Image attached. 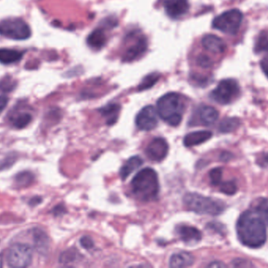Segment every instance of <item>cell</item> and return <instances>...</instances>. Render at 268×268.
Instances as JSON below:
<instances>
[{
	"label": "cell",
	"mask_w": 268,
	"mask_h": 268,
	"mask_svg": "<svg viewBox=\"0 0 268 268\" xmlns=\"http://www.w3.org/2000/svg\"><path fill=\"white\" fill-rule=\"evenodd\" d=\"M163 4L166 13L171 19H180L189 10L187 0H164Z\"/></svg>",
	"instance_id": "obj_11"
},
{
	"label": "cell",
	"mask_w": 268,
	"mask_h": 268,
	"mask_svg": "<svg viewBox=\"0 0 268 268\" xmlns=\"http://www.w3.org/2000/svg\"><path fill=\"white\" fill-rule=\"evenodd\" d=\"M198 114L201 123L205 126L214 124L219 117L218 111L209 105H202L198 110Z\"/></svg>",
	"instance_id": "obj_16"
},
{
	"label": "cell",
	"mask_w": 268,
	"mask_h": 268,
	"mask_svg": "<svg viewBox=\"0 0 268 268\" xmlns=\"http://www.w3.org/2000/svg\"><path fill=\"white\" fill-rule=\"evenodd\" d=\"M106 37L102 29H95L87 37V44L91 48L100 50L106 44Z\"/></svg>",
	"instance_id": "obj_21"
},
{
	"label": "cell",
	"mask_w": 268,
	"mask_h": 268,
	"mask_svg": "<svg viewBox=\"0 0 268 268\" xmlns=\"http://www.w3.org/2000/svg\"><path fill=\"white\" fill-rule=\"evenodd\" d=\"M208 266H212V267H214V266H225V265L223 264L221 262H213L212 263L208 265Z\"/></svg>",
	"instance_id": "obj_40"
},
{
	"label": "cell",
	"mask_w": 268,
	"mask_h": 268,
	"mask_svg": "<svg viewBox=\"0 0 268 268\" xmlns=\"http://www.w3.org/2000/svg\"><path fill=\"white\" fill-rule=\"evenodd\" d=\"M263 162H266V164H268V153L263 156Z\"/></svg>",
	"instance_id": "obj_41"
},
{
	"label": "cell",
	"mask_w": 268,
	"mask_h": 268,
	"mask_svg": "<svg viewBox=\"0 0 268 268\" xmlns=\"http://www.w3.org/2000/svg\"><path fill=\"white\" fill-rule=\"evenodd\" d=\"M260 66H261L262 70H263L265 75L268 77V55L264 59H262L261 62H260Z\"/></svg>",
	"instance_id": "obj_36"
},
{
	"label": "cell",
	"mask_w": 268,
	"mask_h": 268,
	"mask_svg": "<svg viewBox=\"0 0 268 268\" xmlns=\"http://www.w3.org/2000/svg\"><path fill=\"white\" fill-rule=\"evenodd\" d=\"M240 125V120L237 117H227L223 119L219 125V130L222 133H230L236 130Z\"/></svg>",
	"instance_id": "obj_23"
},
{
	"label": "cell",
	"mask_w": 268,
	"mask_h": 268,
	"mask_svg": "<svg viewBox=\"0 0 268 268\" xmlns=\"http://www.w3.org/2000/svg\"><path fill=\"white\" fill-rule=\"evenodd\" d=\"M232 153H227V152H223V153L220 155V160H223V162H227V160L232 159Z\"/></svg>",
	"instance_id": "obj_38"
},
{
	"label": "cell",
	"mask_w": 268,
	"mask_h": 268,
	"mask_svg": "<svg viewBox=\"0 0 268 268\" xmlns=\"http://www.w3.org/2000/svg\"><path fill=\"white\" fill-rule=\"evenodd\" d=\"M263 211H264L265 216H266V220L268 222V208H263Z\"/></svg>",
	"instance_id": "obj_42"
},
{
	"label": "cell",
	"mask_w": 268,
	"mask_h": 268,
	"mask_svg": "<svg viewBox=\"0 0 268 268\" xmlns=\"http://www.w3.org/2000/svg\"><path fill=\"white\" fill-rule=\"evenodd\" d=\"M121 106L118 104H108L106 106L100 109L99 112L106 120L108 125H113L117 122Z\"/></svg>",
	"instance_id": "obj_19"
},
{
	"label": "cell",
	"mask_w": 268,
	"mask_h": 268,
	"mask_svg": "<svg viewBox=\"0 0 268 268\" xmlns=\"http://www.w3.org/2000/svg\"><path fill=\"white\" fill-rule=\"evenodd\" d=\"M220 192L227 195H234L238 190V187L235 182L227 181L220 183Z\"/></svg>",
	"instance_id": "obj_29"
},
{
	"label": "cell",
	"mask_w": 268,
	"mask_h": 268,
	"mask_svg": "<svg viewBox=\"0 0 268 268\" xmlns=\"http://www.w3.org/2000/svg\"><path fill=\"white\" fill-rule=\"evenodd\" d=\"M236 228L238 239L242 245L253 248H260L264 245L266 228L260 211H245L238 219Z\"/></svg>",
	"instance_id": "obj_1"
},
{
	"label": "cell",
	"mask_w": 268,
	"mask_h": 268,
	"mask_svg": "<svg viewBox=\"0 0 268 268\" xmlns=\"http://www.w3.org/2000/svg\"><path fill=\"white\" fill-rule=\"evenodd\" d=\"M0 35L13 40H28L32 32L29 25L21 19L0 21Z\"/></svg>",
	"instance_id": "obj_6"
},
{
	"label": "cell",
	"mask_w": 268,
	"mask_h": 268,
	"mask_svg": "<svg viewBox=\"0 0 268 268\" xmlns=\"http://www.w3.org/2000/svg\"><path fill=\"white\" fill-rule=\"evenodd\" d=\"M159 75L157 74H151L150 75L147 76L143 80L138 87V90L144 91L147 89L151 88V87L156 84V82L159 80Z\"/></svg>",
	"instance_id": "obj_28"
},
{
	"label": "cell",
	"mask_w": 268,
	"mask_h": 268,
	"mask_svg": "<svg viewBox=\"0 0 268 268\" xmlns=\"http://www.w3.org/2000/svg\"><path fill=\"white\" fill-rule=\"evenodd\" d=\"M79 252L74 248H69L60 256L59 261L63 264H68V263H74L75 260H78Z\"/></svg>",
	"instance_id": "obj_25"
},
{
	"label": "cell",
	"mask_w": 268,
	"mask_h": 268,
	"mask_svg": "<svg viewBox=\"0 0 268 268\" xmlns=\"http://www.w3.org/2000/svg\"><path fill=\"white\" fill-rule=\"evenodd\" d=\"M17 83L10 77H5L0 81V90L4 92H10L14 90Z\"/></svg>",
	"instance_id": "obj_30"
},
{
	"label": "cell",
	"mask_w": 268,
	"mask_h": 268,
	"mask_svg": "<svg viewBox=\"0 0 268 268\" xmlns=\"http://www.w3.org/2000/svg\"><path fill=\"white\" fill-rule=\"evenodd\" d=\"M240 95V87L234 79H226L219 83L210 93L211 99L220 105H228Z\"/></svg>",
	"instance_id": "obj_7"
},
{
	"label": "cell",
	"mask_w": 268,
	"mask_h": 268,
	"mask_svg": "<svg viewBox=\"0 0 268 268\" xmlns=\"http://www.w3.org/2000/svg\"><path fill=\"white\" fill-rule=\"evenodd\" d=\"M195 258L187 252H181L174 254L169 260V266L171 267H187L192 266Z\"/></svg>",
	"instance_id": "obj_17"
},
{
	"label": "cell",
	"mask_w": 268,
	"mask_h": 268,
	"mask_svg": "<svg viewBox=\"0 0 268 268\" xmlns=\"http://www.w3.org/2000/svg\"><path fill=\"white\" fill-rule=\"evenodd\" d=\"M213 133L209 131H198L187 134L184 138V145L186 147H192L200 145L212 138Z\"/></svg>",
	"instance_id": "obj_14"
},
{
	"label": "cell",
	"mask_w": 268,
	"mask_h": 268,
	"mask_svg": "<svg viewBox=\"0 0 268 268\" xmlns=\"http://www.w3.org/2000/svg\"><path fill=\"white\" fill-rule=\"evenodd\" d=\"M147 47L146 39L140 38L133 45L128 48L123 56V59L126 62H132L138 58L141 57V55L147 50Z\"/></svg>",
	"instance_id": "obj_15"
},
{
	"label": "cell",
	"mask_w": 268,
	"mask_h": 268,
	"mask_svg": "<svg viewBox=\"0 0 268 268\" xmlns=\"http://www.w3.org/2000/svg\"><path fill=\"white\" fill-rule=\"evenodd\" d=\"M184 202L188 210L200 215L218 216L225 208L220 201L196 193H187L184 196Z\"/></svg>",
	"instance_id": "obj_4"
},
{
	"label": "cell",
	"mask_w": 268,
	"mask_h": 268,
	"mask_svg": "<svg viewBox=\"0 0 268 268\" xmlns=\"http://www.w3.org/2000/svg\"><path fill=\"white\" fill-rule=\"evenodd\" d=\"M32 121V115L28 113L20 114L13 120V125L17 129H23L26 128L30 122Z\"/></svg>",
	"instance_id": "obj_26"
},
{
	"label": "cell",
	"mask_w": 268,
	"mask_h": 268,
	"mask_svg": "<svg viewBox=\"0 0 268 268\" xmlns=\"http://www.w3.org/2000/svg\"><path fill=\"white\" fill-rule=\"evenodd\" d=\"M32 250L25 244H15L10 248L7 255V263L11 267L22 268L32 263Z\"/></svg>",
	"instance_id": "obj_8"
},
{
	"label": "cell",
	"mask_w": 268,
	"mask_h": 268,
	"mask_svg": "<svg viewBox=\"0 0 268 268\" xmlns=\"http://www.w3.org/2000/svg\"><path fill=\"white\" fill-rule=\"evenodd\" d=\"M198 63L200 66L203 67V68H208L212 65V61L208 56L205 55H200L199 59H198Z\"/></svg>",
	"instance_id": "obj_33"
},
{
	"label": "cell",
	"mask_w": 268,
	"mask_h": 268,
	"mask_svg": "<svg viewBox=\"0 0 268 268\" xmlns=\"http://www.w3.org/2000/svg\"><path fill=\"white\" fill-rule=\"evenodd\" d=\"M14 160V159H13V157H7L5 160L0 162V169H4V168H6L7 167H10V165H13Z\"/></svg>",
	"instance_id": "obj_35"
},
{
	"label": "cell",
	"mask_w": 268,
	"mask_h": 268,
	"mask_svg": "<svg viewBox=\"0 0 268 268\" xmlns=\"http://www.w3.org/2000/svg\"><path fill=\"white\" fill-rule=\"evenodd\" d=\"M234 266H252L251 263L250 262L245 261V260H234L233 262Z\"/></svg>",
	"instance_id": "obj_37"
},
{
	"label": "cell",
	"mask_w": 268,
	"mask_h": 268,
	"mask_svg": "<svg viewBox=\"0 0 268 268\" xmlns=\"http://www.w3.org/2000/svg\"><path fill=\"white\" fill-rule=\"evenodd\" d=\"M34 180V175L29 172H22L15 177L16 185L19 187H26L32 184Z\"/></svg>",
	"instance_id": "obj_24"
},
{
	"label": "cell",
	"mask_w": 268,
	"mask_h": 268,
	"mask_svg": "<svg viewBox=\"0 0 268 268\" xmlns=\"http://www.w3.org/2000/svg\"><path fill=\"white\" fill-rule=\"evenodd\" d=\"M131 189L134 196L143 202L157 199L159 192L157 172L150 168L140 171L131 182Z\"/></svg>",
	"instance_id": "obj_2"
},
{
	"label": "cell",
	"mask_w": 268,
	"mask_h": 268,
	"mask_svg": "<svg viewBox=\"0 0 268 268\" xmlns=\"http://www.w3.org/2000/svg\"><path fill=\"white\" fill-rule=\"evenodd\" d=\"M223 176V169L221 168H216L209 172V178L211 183L214 186L220 185Z\"/></svg>",
	"instance_id": "obj_31"
},
{
	"label": "cell",
	"mask_w": 268,
	"mask_h": 268,
	"mask_svg": "<svg viewBox=\"0 0 268 268\" xmlns=\"http://www.w3.org/2000/svg\"><path fill=\"white\" fill-rule=\"evenodd\" d=\"M254 50L256 53H261L263 51L268 52V35L266 32H261L256 42Z\"/></svg>",
	"instance_id": "obj_27"
},
{
	"label": "cell",
	"mask_w": 268,
	"mask_h": 268,
	"mask_svg": "<svg viewBox=\"0 0 268 268\" xmlns=\"http://www.w3.org/2000/svg\"><path fill=\"white\" fill-rule=\"evenodd\" d=\"M158 112L152 105L144 107L136 117V125L141 131H151L157 127Z\"/></svg>",
	"instance_id": "obj_9"
},
{
	"label": "cell",
	"mask_w": 268,
	"mask_h": 268,
	"mask_svg": "<svg viewBox=\"0 0 268 268\" xmlns=\"http://www.w3.org/2000/svg\"><path fill=\"white\" fill-rule=\"evenodd\" d=\"M169 152V145L163 138H156L146 149V153L150 160L162 162L166 158Z\"/></svg>",
	"instance_id": "obj_10"
},
{
	"label": "cell",
	"mask_w": 268,
	"mask_h": 268,
	"mask_svg": "<svg viewBox=\"0 0 268 268\" xmlns=\"http://www.w3.org/2000/svg\"><path fill=\"white\" fill-rule=\"evenodd\" d=\"M80 245L86 249H90L94 246V242L90 237L84 236L80 239Z\"/></svg>",
	"instance_id": "obj_32"
},
{
	"label": "cell",
	"mask_w": 268,
	"mask_h": 268,
	"mask_svg": "<svg viewBox=\"0 0 268 268\" xmlns=\"http://www.w3.org/2000/svg\"><path fill=\"white\" fill-rule=\"evenodd\" d=\"M23 55L24 52L13 49L0 48V63L4 65L16 63L22 60Z\"/></svg>",
	"instance_id": "obj_20"
},
{
	"label": "cell",
	"mask_w": 268,
	"mask_h": 268,
	"mask_svg": "<svg viewBox=\"0 0 268 268\" xmlns=\"http://www.w3.org/2000/svg\"><path fill=\"white\" fill-rule=\"evenodd\" d=\"M178 235L183 242L189 245L197 244L202 240V235L200 230L190 226H180L177 229Z\"/></svg>",
	"instance_id": "obj_12"
},
{
	"label": "cell",
	"mask_w": 268,
	"mask_h": 268,
	"mask_svg": "<svg viewBox=\"0 0 268 268\" xmlns=\"http://www.w3.org/2000/svg\"><path fill=\"white\" fill-rule=\"evenodd\" d=\"M9 98L5 95H0V114L4 111V109L7 107L8 104Z\"/></svg>",
	"instance_id": "obj_34"
},
{
	"label": "cell",
	"mask_w": 268,
	"mask_h": 268,
	"mask_svg": "<svg viewBox=\"0 0 268 268\" xmlns=\"http://www.w3.org/2000/svg\"><path fill=\"white\" fill-rule=\"evenodd\" d=\"M202 46L205 50L213 53H223L226 49V44L223 40L214 34H208L202 38Z\"/></svg>",
	"instance_id": "obj_13"
},
{
	"label": "cell",
	"mask_w": 268,
	"mask_h": 268,
	"mask_svg": "<svg viewBox=\"0 0 268 268\" xmlns=\"http://www.w3.org/2000/svg\"><path fill=\"white\" fill-rule=\"evenodd\" d=\"M2 266V260H1V257H0V266Z\"/></svg>",
	"instance_id": "obj_43"
},
{
	"label": "cell",
	"mask_w": 268,
	"mask_h": 268,
	"mask_svg": "<svg viewBox=\"0 0 268 268\" xmlns=\"http://www.w3.org/2000/svg\"><path fill=\"white\" fill-rule=\"evenodd\" d=\"M184 104L181 95L174 92L161 97L157 102L159 117L170 126H178L182 121Z\"/></svg>",
	"instance_id": "obj_3"
},
{
	"label": "cell",
	"mask_w": 268,
	"mask_h": 268,
	"mask_svg": "<svg viewBox=\"0 0 268 268\" xmlns=\"http://www.w3.org/2000/svg\"><path fill=\"white\" fill-rule=\"evenodd\" d=\"M34 246L35 249L41 253L46 254L50 248V239L48 235L40 229H35L33 231Z\"/></svg>",
	"instance_id": "obj_18"
},
{
	"label": "cell",
	"mask_w": 268,
	"mask_h": 268,
	"mask_svg": "<svg viewBox=\"0 0 268 268\" xmlns=\"http://www.w3.org/2000/svg\"><path fill=\"white\" fill-rule=\"evenodd\" d=\"M243 14L237 9L223 12L214 19L213 28L223 33L235 35L240 29Z\"/></svg>",
	"instance_id": "obj_5"
},
{
	"label": "cell",
	"mask_w": 268,
	"mask_h": 268,
	"mask_svg": "<svg viewBox=\"0 0 268 268\" xmlns=\"http://www.w3.org/2000/svg\"><path fill=\"white\" fill-rule=\"evenodd\" d=\"M143 165V160L139 156H133L130 157L126 163L122 167L120 170V176L122 180H125L134 171L137 170Z\"/></svg>",
	"instance_id": "obj_22"
},
{
	"label": "cell",
	"mask_w": 268,
	"mask_h": 268,
	"mask_svg": "<svg viewBox=\"0 0 268 268\" xmlns=\"http://www.w3.org/2000/svg\"><path fill=\"white\" fill-rule=\"evenodd\" d=\"M53 212H54L55 215L56 216L62 215V214L65 213V209L63 206H62V205H60V206H58L56 207V208H55Z\"/></svg>",
	"instance_id": "obj_39"
}]
</instances>
